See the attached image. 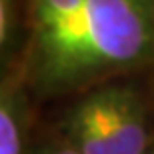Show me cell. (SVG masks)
Returning a JSON list of instances; mask_svg holds the SVG:
<instances>
[{
  "instance_id": "8992f818",
  "label": "cell",
  "mask_w": 154,
  "mask_h": 154,
  "mask_svg": "<svg viewBox=\"0 0 154 154\" xmlns=\"http://www.w3.org/2000/svg\"><path fill=\"white\" fill-rule=\"evenodd\" d=\"M36 154H80V152L64 138V140H54V142L44 144L42 148L36 150Z\"/></svg>"
},
{
  "instance_id": "6da1fadb",
  "label": "cell",
  "mask_w": 154,
  "mask_h": 154,
  "mask_svg": "<svg viewBox=\"0 0 154 154\" xmlns=\"http://www.w3.org/2000/svg\"><path fill=\"white\" fill-rule=\"evenodd\" d=\"M154 64V0H86L50 96L84 92Z\"/></svg>"
},
{
  "instance_id": "7a4b0ae2",
  "label": "cell",
  "mask_w": 154,
  "mask_h": 154,
  "mask_svg": "<svg viewBox=\"0 0 154 154\" xmlns=\"http://www.w3.org/2000/svg\"><path fill=\"white\" fill-rule=\"evenodd\" d=\"M64 114V136L80 154H146L148 108L134 86L116 80L80 92Z\"/></svg>"
},
{
  "instance_id": "277c9868",
  "label": "cell",
  "mask_w": 154,
  "mask_h": 154,
  "mask_svg": "<svg viewBox=\"0 0 154 154\" xmlns=\"http://www.w3.org/2000/svg\"><path fill=\"white\" fill-rule=\"evenodd\" d=\"M22 72L8 74L0 92V154H24L26 140V94Z\"/></svg>"
},
{
  "instance_id": "5b68a950",
  "label": "cell",
  "mask_w": 154,
  "mask_h": 154,
  "mask_svg": "<svg viewBox=\"0 0 154 154\" xmlns=\"http://www.w3.org/2000/svg\"><path fill=\"white\" fill-rule=\"evenodd\" d=\"M22 20L26 22L24 0H0V54H2L4 66L6 60H8V66L12 64L20 46L24 50L20 32H22V26L26 30V24H22Z\"/></svg>"
},
{
  "instance_id": "3957f363",
  "label": "cell",
  "mask_w": 154,
  "mask_h": 154,
  "mask_svg": "<svg viewBox=\"0 0 154 154\" xmlns=\"http://www.w3.org/2000/svg\"><path fill=\"white\" fill-rule=\"evenodd\" d=\"M86 0H24L26 40L20 72L36 96H50L76 36Z\"/></svg>"
},
{
  "instance_id": "52a82bcc",
  "label": "cell",
  "mask_w": 154,
  "mask_h": 154,
  "mask_svg": "<svg viewBox=\"0 0 154 154\" xmlns=\"http://www.w3.org/2000/svg\"><path fill=\"white\" fill-rule=\"evenodd\" d=\"M146 154H154V148H150V150H148V152H146Z\"/></svg>"
}]
</instances>
